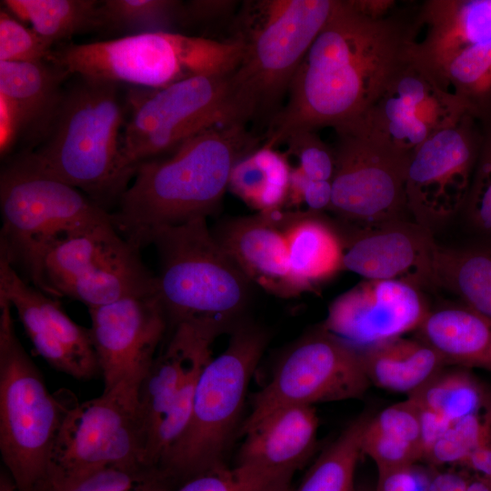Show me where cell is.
I'll use <instances>...</instances> for the list:
<instances>
[{"label": "cell", "mask_w": 491, "mask_h": 491, "mask_svg": "<svg viewBox=\"0 0 491 491\" xmlns=\"http://www.w3.org/2000/svg\"><path fill=\"white\" fill-rule=\"evenodd\" d=\"M284 232L297 296L344 270V239L318 213L286 211Z\"/></svg>", "instance_id": "obj_25"}, {"label": "cell", "mask_w": 491, "mask_h": 491, "mask_svg": "<svg viewBox=\"0 0 491 491\" xmlns=\"http://www.w3.org/2000/svg\"><path fill=\"white\" fill-rule=\"evenodd\" d=\"M337 141L330 208L356 228L402 219L406 205V171L409 156L342 126Z\"/></svg>", "instance_id": "obj_15"}, {"label": "cell", "mask_w": 491, "mask_h": 491, "mask_svg": "<svg viewBox=\"0 0 491 491\" xmlns=\"http://www.w3.org/2000/svg\"><path fill=\"white\" fill-rule=\"evenodd\" d=\"M470 477L457 472L436 473L428 478L426 491H466Z\"/></svg>", "instance_id": "obj_47"}, {"label": "cell", "mask_w": 491, "mask_h": 491, "mask_svg": "<svg viewBox=\"0 0 491 491\" xmlns=\"http://www.w3.org/2000/svg\"><path fill=\"white\" fill-rule=\"evenodd\" d=\"M75 76L49 135L27 151L45 172L108 211L124 192L119 164L126 101L118 83Z\"/></svg>", "instance_id": "obj_4"}, {"label": "cell", "mask_w": 491, "mask_h": 491, "mask_svg": "<svg viewBox=\"0 0 491 491\" xmlns=\"http://www.w3.org/2000/svg\"><path fill=\"white\" fill-rule=\"evenodd\" d=\"M183 3L175 0H104L98 13L101 29L132 35L170 31L180 25Z\"/></svg>", "instance_id": "obj_35"}, {"label": "cell", "mask_w": 491, "mask_h": 491, "mask_svg": "<svg viewBox=\"0 0 491 491\" xmlns=\"http://www.w3.org/2000/svg\"><path fill=\"white\" fill-rule=\"evenodd\" d=\"M462 466L476 476L491 477V440L472 451Z\"/></svg>", "instance_id": "obj_48"}, {"label": "cell", "mask_w": 491, "mask_h": 491, "mask_svg": "<svg viewBox=\"0 0 491 491\" xmlns=\"http://www.w3.org/2000/svg\"><path fill=\"white\" fill-rule=\"evenodd\" d=\"M71 75L51 58L29 62L0 61V95L15 107L21 135L38 146L49 135L61 107L65 81Z\"/></svg>", "instance_id": "obj_24"}, {"label": "cell", "mask_w": 491, "mask_h": 491, "mask_svg": "<svg viewBox=\"0 0 491 491\" xmlns=\"http://www.w3.org/2000/svg\"><path fill=\"white\" fill-rule=\"evenodd\" d=\"M356 229L344 240V270L364 279L432 285L436 244L429 228L399 219Z\"/></svg>", "instance_id": "obj_20"}, {"label": "cell", "mask_w": 491, "mask_h": 491, "mask_svg": "<svg viewBox=\"0 0 491 491\" xmlns=\"http://www.w3.org/2000/svg\"><path fill=\"white\" fill-rule=\"evenodd\" d=\"M12 306L0 297V452L18 491L45 482L53 447L74 401L51 394L16 336Z\"/></svg>", "instance_id": "obj_9"}, {"label": "cell", "mask_w": 491, "mask_h": 491, "mask_svg": "<svg viewBox=\"0 0 491 491\" xmlns=\"http://www.w3.org/2000/svg\"><path fill=\"white\" fill-rule=\"evenodd\" d=\"M291 171L286 153L262 144L235 164L228 189L257 213L284 210Z\"/></svg>", "instance_id": "obj_30"}, {"label": "cell", "mask_w": 491, "mask_h": 491, "mask_svg": "<svg viewBox=\"0 0 491 491\" xmlns=\"http://www.w3.org/2000/svg\"><path fill=\"white\" fill-rule=\"evenodd\" d=\"M9 13L28 22L48 44L101 29L97 0H4Z\"/></svg>", "instance_id": "obj_31"}, {"label": "cell", "mask_w": 491, "mask_h": 491, "mask_svg": "<svg viewBox=\"0 0 491 491\" xmlns=\"http://www.w3.org/2000/svg\"><path fill=\"white\" fill-rule=\"evenodd\" d=\"M54 46L32 27H26L6 9L0 12V61L29 62L50 59Z\"/></svg>", "instance_id": "obj_39"}, {"label": "cell", "mask_w": 491, "mask_h": 491, "mask_svg": "<svg viewBox=\"0 0 491 491\" xmlns=\"http://www.w3.org/2000/svg\"><path fill=\"white\" fill-rule=\"evenodd\" d=\"M361 449L362 455L374 461L378 475L424 459L420 422L413 402L407 398L368 417Z\"/></svg>", "instance_id": "obj_28"}, {"label": "cell", "mask_w": 491, "mask_h": 491, "mask_svg": "<svg viewBox=\"0 0 491 491\" xmlns=\"http://www.w3.org/2000/svg\"><path fill=\"white\" fill-rule=\"evenodd\" d=\"M367 420L366 416L354 420L320 454L293 491H356L355 475Z\"/></svg>", "instance_id": "obj_33"}, {"label": "cell", "mask_w": 491, "mask_h": 491, "mask_svg": "<svg viewBox=\"0 0 491 491\" xmlns=\"http://www.w3.org/2000/svg\"><path fill=\"white\" fill-rule=\"evenodd\" d=\"M490 440L491 407L451 425L426 459L434 465L462 466L472 451Z\"/></svg>", "instance_id": "obj_37"}, {"label": "cell", "mask_w": 491, "mask_h": 491, "mask_svg": "<svg viewBox=\"0 0 491 491\" xmlns=\"http://www.w3.org/2000/svg\"><path fill=\"white\" fill-rule=\"evenodd\" d=\"M408 398L452 425L491 407V399L483 386L461 367L442 368Z\"/></svg>", "instance_id": "obj_32"}, {"label": "cell", "mask_w": 491, "mask_h": 491, "mask_svg": "<svg viewBox=\"0 0 491 491\" xmlns=\"http://www.w3.org/2000/svg\"><path fill=\"white\" fill-rule=\"evenodd\" d=\"M246 123L209 127L171 153L146 160L111 214L119 234L139 250L158 229L213 213L228 189L235 164L257 146Z\"/></svg>", "instance_id": "obj_2"}, {"label": "cell", "mask_w": 491, "mask_h": 491, "mask_svg": "<svg viewBox=\"0 0 491 491\" xmlns=\"http://www.w3.org/2000/svg\"><path fill=\"white\" fill-rule=\"evenodd\" d=\"M88 311L104 391L131 373L150 368L168 326L157 293L89 307Z\"/></svg>", "instance_id": "obj_19"}, {"label": "cell", "mask_w": 491, "mask_h": 491, "mask_svg": "<svg viewBox=\"0 0 491 491\" xmlns=\"http://www.w3.org/2000/svg\"><path fill=\"white\" fill-rule=\"evenodd\" d=\"M416 332L446 365L491 372V318L474 308L462 303L430 310Z\"/></svg>", "instance_id": "obj_26"}, {"label": "cell", "mask_w": 491, "mask_h": 491, "mask_svg": "<svg viewBox=\"0 0 491 491\" xmlns=\"http://www.w3.org/2000/svg\"><path fill=\"white\" fill-rule=\"evenodd\" d=\"M235 2L195 0L183 4L180 25L204 23L218 18L230 11Z\"/></svg>", "instance_id": "obj_44"}, {"label": "cell", "mask_w": 491, "mask_h": 491, "mask_svg": "<svg viewBox=\"0 0 491 491\" xmlns=\"http://www.w3.org/2000/svg\"><path fill=\"white\" fill-rule=\"evenodd\" d=\"M291 477L292 476H281L259 491H293Z\"/></svg>", "instance_id": "obj_49"}, {"label": "cell", "mask_w": 491, "mask_h": 491, "mask_svg": "<svg viewBox=\"0 0 491 491\" xmlns=\"http://www.w3.org/2000/svg\"><path fill=\"white\" fill-rule=\"evenodd\" d=\"M436 81L477 112L479 103L491 95V38L457 53Z\"/></svg>", "instance_id": "obj_36"}, {"label": "cell", "mask_w": 491, "mask_h": 491, "mask_svg": "<svg viewBox=\"0 0 491 491\" xmlns=\"http://www.w3.org/2000/svg\"><path fill=\"white\" fill-rule=\"evenodd\" d=\"M0 297L14 308L35 351L75 379L100 373L90 328L75 323L53 296L29 285L0 255Z\"/></svg>", "instance_id": "obj_18"}, {"label": "cell", "mask_w": 491, "mask_h": 491, "mask_svg": "<svg viewBox=\"0 0 491 491\" xmlns=\"http://www.w3.org/2000/svg\"><path fill=\"white\" fill-rule=\"evenodd\" d=\"M369 386L360 351L320 327L282 356L270 380L254 395L239 435L278 408L357 399Z\"/></svg>", "instance_id": "obj_13"}, {"label": "cell", "mask_w": 491, "mask_h": 491, "mask_svg": "<svg viewBox=\"0 0 491 491\" xmlns=\"http://www.w3.org/2000/svg\"><path fill=\"white\" fill-rule=\"evenodd\" d=\"M166 485L157 467L135 463L109 466L75 476L49 477L37 491H157Z\"/></svg>", "instance_id": "obj_34"}, {"label": "cell", "mask_w": 491, "mask_h": 491, "mask_svg": "<svg viewBox=\"0 0 491 491\" xmlns=\"http://www.w3.org/2000/svg\"><path fill=\"white\" fill-rule=\"evenodd\" d=\"M360 355L370 385L407 396L446 365L428 344L405 336L360 351Z\"/></svg>", "instance_id": "obj_27"}, {"label": "cell", "mask_w": 491, "mask_h": 491, "mask_svg": "<svg viewBox=\"0 0 491 491\" xmlns=\"http://www.w3.org/2000/svg\"><path fill=\"white\" fill-rule=\"evenodd\" d=\"M0 255L35 285L45 254L57 241L111 219L79 189L42 169L27 150L0 173Z\"/></svg>", "instance_id": "obj_8"}, {"label": "cell", "mask_w": 491, "mask_h": 491, "mask_svg": "<svg viewBox=\"0 0 491 491\" xmlns=\"http://www.w3.org/2000/svg\"><path fill=\"white\" fill-rule=\"evenodd\" d=\"M285 476L290 475H278L247 466H224L195 476L175 486H164L157 491H259Z\"/></svg>", "instance_id": "obj_38"}, {"label": "cell", "mask_w": 491, "mask_h": 491, "mask_svg": "<svg viewBox=\"0 0 491 491\" xmlns=\"http://www.w3.org/2000/svg\"><path fill=\"white\" fill-rule=\"evenodd\" d=\"M466 491H491V477L476 476L470 478Z\"/></svg>", "instance_id": "obj_50"}, {"label": "cell", "mask_w": 491, "mask_h": 491, "mask_svg": "<svg viewBox=\"0 0 491 491\" xmlns=\"http://www.w3.org/2000/svg\"><path fill=\"white\" fill-rule=\"evenodd\" d=\"M430 309L420 287L364 279L336 297L320 326L358 351L416 331Z\"/></svg>", "instance_id": "obj_17"}, {"label": "cell", "mask_w": 491, "mask_h": 491, "mask_svg": "<svg viewBox=\"0 0 491 491\" xmlns=\"http://www.w3.org/2000/svg\"><path fill=\"white\" fill-rule=\"evenodd\" d=\"M286 211L231 219L214 236L252 284L289 298L297 294L290 276L284 232Z\"/></svg>", "instance_id": "obj_22"}, {"label": "cell", "mask_w": 491, "mask_h": 491, "mask_svg": "<svg viewBox=\"0 0 491 491\" xmlns=\"http://www.w3.org/2000/svg\"><path fill=\"white\" fill-rule=\"evenodd\" d=\"M426 487L424 490H422V491H426Z\"/></svg>", "instance_id": "obj_52"}, {"label": "cell", "mask_w": 491, "mask_h": 491, "mask_svg": "<svg viewBox=\"0 0 491 491\" xmlns=\"http://www.w3.org/2000/svg\"><path fill=\"white\" fill-rule=\"evenodd\" d=\"M21 135V121L14 105L0 95V153L4 157Z\"/></svg>", "instance_id": "obj_45"}, {"label": "cell", "mask_w": 491, "mask_h": 491, "mask_svg": "<svg viewBox=\"0 0 491 491\" xmlns=\"http://www.w3.org/2000/svg\"><path fill=\"white\" fill-rule=\"evenodd\" d=\"M464 209L474 229L491 235V135L477 157Z\"/></svg>", "instance_id": "obj_41"}, {"label": "cell", "mask_w": 491, "mask_h": 491, "mask_svg": "<svg viewBox=\"0 0 491 491\" xmlns=\"http://www.w3.org/2000/svg\"><path fill=\"white\" fill-rule=\"evenodd\" d=\"M470 113L476 112L466 101L406 58L365 112L336 126L409 156L433 134Z\"/></svg>", "instance_id": "obj_14"}, {"label": "cell", "mask_w": 491, "mask_h": 491, "mask_svg": "<svg viewBox=\"0 0 491 491\" xmlns=\"http://www.w3.org/2000/svg\"><path fill=\"white\" fill-rule=\"evenodd\" d=\"M318 425L313 406L278 408L242 433L236 465L293 476L313 455Z\"/></svg>", "instance_id": "obj_23"}, {"label": "cell", "mask_w": 491, "mask_h": 491, "mask_svg": "<svg viewBox=\"0 0 491 491\" xmlns=\"http://www.w3.org/2000/svg\"><path fill=\"white\" fill-rule=\"evenodd\" d=\"M230 75H199L160 88L127 90L128 115L119 164L124 191L141 163L171 153L209 127L239 121L231 104Z\"/></svg>", "instance_id": "obj_10"}, {"label": "cell", "mask_w": 491, "mask_h": 491, "mask_svg": "<svg viewBox=\"0 0 491 491\" xmlns=\"http://www.w3.org/2000/svg\"><path fill=\"white\" fill-rule=\"evenodd\" d=\"M243 45L171 31L148 32L54 48L51 59L71 75L160 88L206 75L232 73Z\"/></svg>", "instance_id": "obj_7"}, {"label": "cell", "mask_w": 491, "mask_h": 491, "mask_svg": "<svg viewBox=\"0 0 491 491\" xmlns=\"http://www.w3.org/2000/svg\"><path fill=\"white\" fill-rule=\"evenodd\" d=\"M491 38V0H430L406 31V58L435 80L460 51Z\"/></svg>", "instance_id": "obj_21"}, {"label": "cell", "mask_w": 491, "mask_h": 491, "mask_svg": "<svg viewBox=\"0 0 491 491\" xmlns=\"http://www.w3.org/2000/svg\"><path fill=\"white\" fill-rule=\"evenodd\" d=\"M474 115L436 132L408 157L406 205L425 227L430 229L465 208L478 157Z\"/></svg>", "instance_id": "obj_16"}, {"label": "cell", "mask_w": 491, "mask_h": 491, "mask_svg": "<svg viewBox=\"0 0 491 491\" xmlns=\"http://www.w3.org/2000/svg\"><path fill=\"white\" fill-rule=\"evenodd\" d=\"M288 155L297 158V166L312 180L332 182L336 158L330 148L316 131H296L286 137Z\"/></svg>", "instance_id": "obj_40"}, {"label": "cell", "mask_w": 491, "mask_h": 491, "mask_svg": "<svg viewBox=\"0 0 491 491\" xmlns=\"http://www.w3.org/2000/svg\"><path fill=\"white\" fill-rule=\"evenodd\" d=\"M332 198V182L310 179L297 165L292 167L286 207L302 211V206L312 213L320 214L329 209Z\"/></svg>", "instance_id": "obj_42"}, {"label": "cell", "mask_w": 491, "mask_h": 491, "mask_svg": "<svg viewBox=\"0 0 491 491\" xmlns=\"http://www.w3.org/2000/svg\"><path fill=\"white\" fill-rule=\"evenodd\" d=\"M413 404L418 413L425 454L424 459H426L433 446L452 424L435 412L419 406L414 402Z\"/></svg>", "instance_id": "obj_46"}, {"label": "cell", "mask_w": 491, "mask_h": 491, "mask_svg": "<svg viewBox=\"0 0 491 491\" xmlns=\"http://www.w3.org/2000/svg\"><path fill=\"white\" fill-rule=\"evenodd\" d=\"M428 478L414 466L396 468L378 475L376 491H422Z\"/></svg>", "instance_id": "obj_43"}, {"label": "cell", "mask_w": 491, "mask_h": 491, "mask_svg": "<svg viewBox=\"0 0 491 491\" xmlns=\"http://www.w3.org/2000/svg\"><path fill=\"white\" fill-rule=\"evenodd\" d=\"M150 245L159 258L157 294L168 325L202 320L225 330L236 322L252 283L219 245L206 217L162 227Z\"/></svg>", "instance_id": "obj_5"}, {"label": "cell", "mask_w": 491, "mask_h": 491, "mask_svg": "<svg viewBox=\"0 0 491 491\" xmlns=\"http://www.w3.org/2000/svg\"><path fill=\"white\" fill-rule=\"evenodd\" d=\"M266 342L258 327H235L226 348L201 371L185 430L158 467L172 486L226 466L225 456L240 432L248 385Z\"/></svg>", "instance_id": "obj_6"}, {"label": "cell", "mask_w": 491, "mask_h": 491, "mask_svg": "<svg viewBox=\"0 0 491 491\" xmlns=\"http://www.w3.org/2000/svg\"><path fill=\"white\" fill-rule=\"evenodd\" d=\"M336 0L246 1L234 25L243 55L230 75L238 120L270 119L280 110L292 79ZM268 121V122H269Z\"/></svg>", "instance_id": "obj_3"}, {"label": "cell", "mask_w": 491, "mask_h": 491, "mask_svg": "<svg viewBox=\"0 0 491 491\" xmlns=\"http://www.w3.org/2000/svg\"><path fill=\"white\" fill-rule=\"evenodd\" d=\"M0 491H18L10 475L3 471L0 474Z\"/></svg>", "instance_id": "obj_51"}, {"label": "cell", "mask_w": 491, "mask_h": 491, "mask_svg": "<svg viewBox=\"0 0 491 491\" xmlns=\"http://www.w3.org/2000/svg\"><path fill=\"white\" fill-rule=\"evenodd\" d=\"M406 35L392 18L367 15L355 0H336L263 145L277 148L296 131L335 127L365 112L406 60Z\"/></svg>", "instance_id": "obj_1"}, {"label": "cell", "mask_w": 491, "mask_h": 491, "mask_svg": "<svg viewBox=\"0 0 491 491\" xmlns=\"http://www.w3.org/2000/svg\"><path fill=\"white\" fill-rule=\"evenodd\" d=\"M147 372L129 374L98 397L83 403L74 399L57 434L46 480L115 465H148V433L139 401Z\"/></svg>", "instance_id": "obj_12"}, {"label": "cell", "mask_w": 491, "mask_h": 491, "mask_svg": "<svg viewBox=\"0 0 491 491\" xmlns=\"http://www.w3.org/2000/svg\"><path fill=\"white\" fill-rule=\"evenodd\" d=\"M432 285L491 318V241L451 247L436 245Z\"/></svg>", "instance_id": "obj_29"}, {"label": "cell", "mask_w": 491, "mask_h": 491, "mask_svg": "<svg viewBox=\"0 0 491 491\" xmlns=\"http://www.w3.org/2000/svg\"><path fill=\"white\" fill-rule=\"evenodd\" d=\"M112 220L68 235L45 254L34 286L88 308L157 293L155 275Z\"/></svg>", "instance_id": "obj_11"}]
</instances>
